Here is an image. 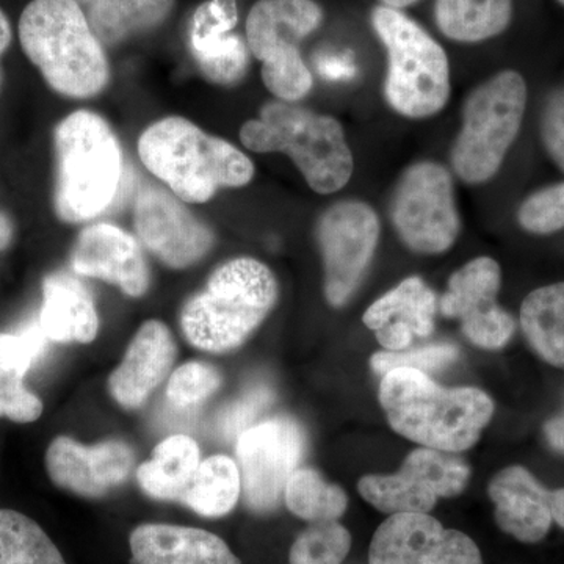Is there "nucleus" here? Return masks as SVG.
<instances>
[{
    "label": "nucleus",
    "mask_w": 564,
    "mask_h": 564,
    "mask_svg": "<svg viewBox=\"0 0 564 564\" xmlns=\"http://www.w3.org/2000/svg\"><path fill=\"white\" fill-rule=\"evenodd\" d=\"M141 243L172 269H187L214 247V234L177 196L155 185L137 193L133 209Z\"/></svg>",
    "instance_id": "nucleus-15"
},
{
    "label": "nucleus",
    "mask_w": 564,
    "mask_h": 564,
    "mask_svg": "<svg viewBox=\"0 0 564 564\" xmlns=\"http://www.w3.org/2000/svg\"><path fill=\"white\" fill-rule=\"evenodd\" d=\"M55 210L66 223L93 220L120 188L122 154L110 126L88 110L70 113L55 129Z\"/></svg>",
    "instance_id": "nucleus-5"
},
{
    "label": "nucleus",
    "mask_w": 564,
    "mask_h": 564,
    "mask_svg": "<svg viewBox=\"0 0 564 564\" xmlns=\"http://www.w3.org/2000/svg\"><path fill=\"white\" fill-rule=\"evenodd\" d=\"M304 454L302 426L291 417H273L252 425L237 437L236 456L245 503L254 513L280 507L291 475Z\"/></svg>",
    "instance_id": "nucleus-12"
},
{
    "label": "nucleus",
    "mask_w": 564,
    "mask_h": 564,
    "mask_svg": "<svg viewBox=\"0 0 564 564\" xmlns=\"http://www.w3.org/2000/svg\"><path fill=\"white\" fill-rule=\"evenodd\" d=\"M129 543L135 564H240L220 536L193 527L139 525Z\"/></svg>",
    "instance_id": "nucleus-23"
},
{
    "label": "nucleus",
    "mask_w": 564,
    "mask_h": 564,
    "mask_svg": "<svg viewBox=\"0 0 564 564\" xmlns=\"http://www.w3.org/2000/svg\"><path fill=\"white\" fill-rule=\"evenodd\" d=\"M499 263L477 258L456 270L441 296L440 310L445 317L462 322L464 336L485 350H500L510 343L514 318L497 304L500 291Z\"/></svg>",
    "instance_id": "nucleus-14"
},
{
    "label": "nucleus",
    "mask_w": 564,
    "mask_h": 564,
    "mask_svg": "<svg viewBox=\"0 0 564 564\" xmlns=\"http://www.w3.org/2000/svg\"><path fill=\"white\" fill-rule=\"evenodd\" d=\"M436 295L419 276H410L378 299L362 322L375 333L386 351L406 350L415 337H429L434 329Z\"/></svg>",
    "instance_id": "nucleus-21"
},
{
    "label": "nucleus",
    "mask_w": 564,
    "mask_h": 564,
    "mask_svg": "<svg viewBox=\"0 0 564 564\" xmlns=\"http://www.w3.org/2000/svg\"><path fill=\"white\" fill-rule=\"evenodd\" d=\"M11 236H13V226L6 215L0 214V251L6 250L11 242Z\"/></svg>",
    "instance_id": "nucleus-44"
},
{
    "label": "nucleus",
    "mask_w": 564,
    "mask_h": 564,
    "mask_svg": "<svg viewBox=\"0 0 564 564\" xmlns=\"http://www.w3.org/2000/svg\"><path fill=\"white\" fill-rule=\"evenodd\" d=\"M47 340L39 322L21 333H0V375L25 377L33 362L43 355Z\"/></svg>",
    "instance_id": "nucleus-35"
},
{
    "label": "nucleus",
    "mask_w": 564,
    "mask_h": 564,
    "mask_svg": "<svg viewBox=\"0 0 564 564\" xmlns=\"http://www.w3.org/2000/svg\"><path fill=\"white\" fill-rule=\"evenodd\" d=\"M274 393L267 386H256L250 391L245 392L237 402L229 404L223 410L218 417V429L226 440L239 437L245 430L250 429L251 423L258 419V415L265 411L273 403Z\"/></svg>",
    "instance_id": "nucleus-37"
},
{
    "label": "nucleus",
    "mask_w": 564,
    "mask_h": 564,
    "mask_svg": "<svg viewBox=\"0 0 564 564\" xmlns=\"http://www.w3.org/2000/svg\"><path fill=\"white\" fill-rule=\"evenodd\" d=\"M541 135L549 155L564 172V91H556L545 102Z\"/></svg>",
    "instance_id": "nucleus-39"
},
{
    "label": "nucleus",
    "mask_w": 564,
    "mask_h": 564,
    "mask_svg": "<svg viewBox=\"0 0 564 564\" xmlns=\"http://www.w3.org/2000/svg\"><path fill=\"white\" fill-rule=\"evenodd\" d=\"M513 0H436L434 18L445 36L478 43L500 35L510 25Z\"/></svg>",
    "instance_id": "nucleus-27"
},
{
    "label": "nucleus",
    "mask_w": 564,
    "mask_h": 564,
    "mask_svg": "<svg viewBox=\"0 0 564 564\" xmlns=\"http://www.w3.org/2000/svg\"><path fill=\"white\" fill-rule=\"evenodd\" d=\"M519 223L525 231L551 234L564 228V182L533 193L521 204Z\"/></svg>",
    "instance_id": "nucleus-36"
},
{
    "label": "nucleus",
    "mask_w": 564,
    "mask_h": 564,
    "mask_svg": "<svg viewBox=\"0 0 564 564\" xmlns=\"http://www.w3.org/2000/svg\"><path fill=\"white\" fill-rule=\"evenodd\" d=\"M202 464L198 444L185 434L166 437L152 452L150 462L137 470V481L147 496L180 502Z\"/></svg>",
    "instance_id": "nucleus-25"
},
{
    "label": "nucleus",
    "mask_w": 564,
    "mask_h": 564,
    "mask_svg": "<svg viewBox=\"0 0 564 564\" xmlns=\"http://www.w3.org/2000/svg\"><path fill=\"white\" fill-rule=\"evenodd\" d=\"M375 32L388 52L384 95L406 118H429L444 109L451 95V68L443 47L400 10L372 11Z\"/></svg>",
    "instance_id": "nucleus-7"
},
{
    "label": "nucleus",
    "mask_w": 564,
    "mask_h": 564,
    "mask_svg": "<svg viewBox=\"0 0 564 564\" xmlns=\"http://www.w3.org/2000/svg\"><path fill=\"white\" fill-rule=\"evenodd\" d=\"M0 564H66L57 545L29 516L0 510Z\"/></svg>",
    "instance_id": "nucleus-31"
},
{
    "label": "nucleus",
    "mask_w": 564,
    "mask_h": 564,
    "mask_svg": "<svg viewBox=\"0 0 564 564\" xmlns=\"http://www.w3.org/2000/svg\"><path fill=\"white\" fill-rule=\"evenodd\" d=\"M556 2L560 3V6H563L564 7V0H556Z\"/></svg>",
    "instance_id": "nucleus-46"
},
{
    "label": "nucleus",
    "mask_w": 564,
    "mask_h": 564,
    "mask_svg": "<svg viewBox=\"0 0 564 564\" xmlns=\"http://www.w3.org/2000/svg\"><path fill=\"white\" fill-rule=\"evenodd\" d=\"M41 414L43 402L25 388L24 377L0 375V417L17 423H31L39 421Z\"/></svg>",
    "instance_id": "nucleus-38"
},
{
    "label": "nucleus",
    "mask_w": 564,
    "mask_h": 564,
    "mask_svg": "<svg viewBox=\"0 0 564 564\" xmlns=\"http://www.w3.org/2000/svg\"><path fill=\"white\" fill-rule=\"evenodd\" d=\"M351 549V534L339 521L311 522L292 544L291 564H343Z\"/></svg>",
    "instance_id": "nucleus-32"
},
{
    "label": "nucleus",
    "mask_w": 564,
    "mask_h": 564,
    "mask_svg": "<svg viewBox=\"0 0 564 564\" xmlns=\"http://www.w3.org/2000/svg\"><path fill=\"white\" fill-rule=\"evenodd\" d=\"M242 494V478L237 463L226 455H214L199 464L180 502L204 518L231 513Z\"/></svg>",
    "instance_id": "nucleus-29"
},
{
    "label": "nucleus",
    "mask_w": 564,
    "mask_h": 564,
    "mask_svg": "<svg viewBox=\"0 0 564 564\" xmlns=\"http://www.w3.org/2000/svg\"><path fill=\"white\" fill-rule=\"evenodd\" d=\"M378 397L393 432L448 454L474 447L494 414L491 397L480 389L444 388L414 369L381 377Z\"/></svg>",
    "instance_id": "nucleus-1"
},
{
    "label": "nucleus",
    "mask_w": 564,
    "mask_h": 564,
    "mask_svg": "<svg viewBox=\"0 0 564 564\" xmlns=\"http://www.w3.org/2000/svg\"><path fill=\"white\" fill-rule=\"evenodd\" d=\"M284 500L296 518L307 522L339 521L348 507V497L340 486L323 480L321 474L299 467L284 488Z\"/></svg>",
    "instance_id": "nucleus-30"
},
{
    "label": "nucleus",
    "mask_w": 564,
    "mask_h": 564,
    "mask_svg": "<svg viewBox=\"0 0 564 564\" xmlns=\"http://www.w3.org/2000/svg\"><path fill=\"white\" fill-rule=\"evenodd\" d=\"M11 41V29L9 24V20H7L6 14L0 10V55L7 51V47L10 46ZM0 84H2V70H0Z\"/></svg>",
    "instance_id": "nucleus-43"
},
{
    "label": "nucleus",
    "mask_w": 564,
    "mask_h": 564,
    "mask_svg": "<svg viewBox=\"0 0 564 564\" xmlns=\"http://www.w3.org/2000/svg\"><path fill=\"white\" fill-rule=\"evenodd\" d=\"M369 564H484L467 534L445 529L430 514H392L378 527Z\"/></svg>",
    "instance_id": "nucleus-16"
},
{
    "label": "nucleus",
    "mask_w": 564,
    "mask_h": 564,
    "mask_svg": "<svg viewBox=\"0 0 564 564\" xmlns=\"http://www.w3.org/2000/svg\"><path fill=\"white\" fill-rule=\"evenodd\" d=\"M315 66L318 74L326 80H348L356 76V63L351 52H344V54L323 52L315 58Z\"/></svg>",
    "instance_id": "nucleus-40"
},
{
    "label": "nucleus",
    "mask_w": 564,
    "mask_h": 564,
    "mask_svg": "<svg viewBox=\"0 0 564 564\" xmlns=\"http://www.w3.org/2000/svg\"><path fill=\"white\" fill-rule=\"evenodd\" d=\"M278 300V281L265 263L237 258L221 263L206 288L181 311L185 339L210 352L240 347L265 321Z\"/></svg>",
    "instance_id": "nucleus-4"
},
{
    "label": "nucleus",
    "mask_w": 564,
    "mask_h": 564,
    "mask_svg": "<svg viewBox=\"0 0 564 564\" xmlns=\"http://www.w3.org/2000/svg\"><path fill=\"white\" fill-rule=\"evenodd\" d=\"M521 326L533 350L564 370V282L536 289L527 296Z\"/></svg>",
    "instance_id": "nucleus-28"
},
{
    "label": "nucleus",
    "mask_w": 564,
    "mask_h": 564,
    "mask_svg": "<svg viewBox=\"0 0 564 564\" xmlns=\"http://www.w3.org/2000/svg\"><path fill=\"white\" fill-rule=\"evenodd\" d=\"M22 50L55 91L90 98L110 69L101 41L76 0H32L20 20Z\"/></svg>",
    "instance_id": "nucleus-3"
},
{
    "label": "nucleus",
    "mask_w": 564,
    "mask_h": 564,
    "mask_svg": "<svg viewBox=\"0 0 564 564\" xmlns=\"http://www.w3.org/2000/svg\"><path fill=\"white\" fill-rule=\"evenodd\" d=\"M39 323L54 343H93L99 332V315L87 285L66 272L44 278Z\"/></svg>",
    "instance_id": "nucleus-24"
},
{
    "label": "nucleus",
    "mask_w": 564,
    "mask_h": 564,
    "mask_svg": "<svg viewBox=\"0 0 564 564\" xmlns=\"http://www.w3.org/2000/svg\"><path fill=\"white\" fill-rule=\"evenodd\" d=\"M323 13L314 0H259L247 20L250 51L262 63L267 90L284 102L304 98L313 74L299 44L321 25Z\"/></svg>",
    "instance_id": "nucleus-9"
},
{
    "label": "nucleus",
    "mask_w": 564,
    "mask_h": 564,
    "mask_svg": "<svg viewBox=\"0 0 564 564\" xmlns=\"http://www.w3.org/2000/svg\"><path fill=\"white\" fill-rule=\"evenodd\" d=\"M544 433L549 444L564 454V413L545 423Z\"/></svg>",
    "instance_id": "nucleus-41"
},
{
    "label": "nucleus",
    "mask_w": 564,
    "mask_h": 564,
    "mask_svg": "<svg viewBox=\"0 0 564 564\" xmlns=\"http://www.w3.org/2000/svg\"><path fill=\"white\" fill-rule=\"evenodd\" d=\"M525 104V82L516 70H502L475 88L452 150V165L463 181L484 184L499 172L521 129Z\"/></svg>",
    "instance_id": "nucleus-8"
},
{
    "label": "nucleus",
    "mask_w": 564,
    "mask_h": 564,
    "mask_svg": "<svg viewBox=\"0 0 564 564\" xmlns=\"http://www.w3.org/2000/svg\"><path fill=\"white\" fill-rule=\"evenodd\" d=\"M502 532L522 543H540L551 530L552 491L538 484L525 467L510 466L492 478L488 488Z\"/></svg>",
    "instance_id": "nucleus-22"
},
{
    "label": "nucleus",
    "mask_w": 564,
    "mask_h": 564,
    "mask_svg": "<svg viewBox=\"0 0 564 564\" xmlns=\"http://www.w3.org/2000/svg\"><path fill=\"white\" fill-rule=\"evenodd\" d=\"M176 0H95L88 22L102 46L159 28L172 14Z\"/></svg>",
    "instance_id": "nucleus-26"
},
{
    "label": "nucleus",
    "mask_w": 564,
    "mask_h": 564,
    "mask_svg": "<svg viewBox=\"0 0 564 564\" xmlns=\"http://www.w3.org/2000/svg\"><path fill=\"white\" fill-rule=\"evenodd\" d=\"M70 267L80 276L118 285L133 299L144 295L150 288V270L139 242L110 223H98L80 232Z\"/></svg>",
    "instance_id": "nucleus-18"
},
{
    "label": "nucleus",
    "mask_w": 564,
    "mask_h": 564,
    "mask_svg": "<svg viewBox=\"0 0 564 564\" xmlns=\"http://www.w3.org/2000/svg\"><path fill=\"white\" fill-rule=\"evenodd\" d=\"M139 155L184 203H207L220 188L243 187L254 176L242 151L181 117L163 118L141 133Z\"/></svg>",
    "instance_id": "nucleus-2"
},
{
    "label": "nucleus",
    "mask_w": 564,
    "mask_h": 564,
    "mask_svg": "<svg viewBox=\"0 0 564 564\" xmlns=\"http://www.w3.org/2000/svg\"><path fill=\"white\" fill-rule=\"evenodd\" d=\"M221 375L206 362H187L174 370L166 386V397L177 406L203 403L220 389Z\"/></svg>",
    "instance_id": "nucleus-33"
},
{
    "label": "nucleus",
    "mask_w": 564,
    "mask_h": 564,
    "mask_svg": "<svg viewBox=\"0 0 564 564\" xmlns=\"http://www.w3.org/2000/svg\"><path fill=\"white\" fill-rule=\"evenodd\" d=\"M470 469L448 452L415 448L395 474L366 475L358 491L381 513L429 514L437 499L459 496L469 484Z\"/></svg>",
    "instance_id": "nucleus-11"
},
{
    "label": "nucleus",
    "mask_w": 564,
    "mask_h": 564,
    "mask_svg": "<svg viewBox=\"0 0 564 564\" xmlns=\"http://www.w3.org/2000/svg\"><path fill=\"white\" fill-rule=\"evenodd\" d=\"M380 240V220L369 204L343 202L323 212L317 242L325 269V296L344 306L361 284Z\"/></svg>",
    "instance_id": "nucleus-13"
},
{
    "label": "nucleus",
    "mask_w": 564,
    "mask_h": 564,
    "mask_svg": "<svg viewBox=\"0 0 564 564\" xmlns=\"http://www.w3.org/2000/svg\"><path fill=\"white\" fill-rule=\"evenodd\" d=\"M386 7H391V9L400 10L404 9V7L413 6V3L417 2V0H381Z\"/></svg>",
    "instance_id": "nucleus-45"
},
{
    "label": "nucleus",
    "mask_w": 564,
    "mask_h": 564,
    "mask_svg": "<svg viewBox=\"0 0 564 564\" xmlns=\"http://www.w3.org/2000/svg\"><path fill=\"white\" fill-rule=\"evenodd\" d=\"M176 356V343L169 326L159 321L144 322L120 367L110 375V395L128 410L143 406L172 372Z\"/></svg>",
    "instance_id": "nucleus-19"
},
{
    "label": "nucleus",
    "mask_w": 564,
    "mask_h": 564,
    "mask_svg": "<svg viewBox=\"0 0 564 564\" xmlns=\"http://www.w3.org/2000/svg\"><path fill=\"white\" fill-rule=\"evenodd\" d=\"M458 358V348L451 344H434L414 350L375 352L370 364L375 372L384 377L393 369H414L429 373L451 366Z\"/></svg>",
    "instance_id": "nucleus-34"
},
{
    "label": "nucleus",
    "mask_w": 564,
    "mask_h": 564,
    "mask_svg": "<svg viewBox=\"0 0 564 564\" xmlns=\"http://www.w3.org/2000/svg\"><path fill=\"white\" fill-rule=\"evenodd\" d=\"M391 214L393 228L410 250L422 254L451 250L459 234L451 174L434 162L410 166L393 193Z\"/></svg>",
    "instance_id": "nucleus-10"
},
{
    "label": "nucleus",
    "mask_w": 564,
    "mask_h": 564,
    "mask_svg": "<svg viewBox=\"0 0 564 564\" xmlns=\"http://www.w3.org/2000/svg\"><path fill=\"white\" fill-rule=\"evenodd\" d=\"M551 511L552 519L564 529V488L552 491Z\"/></svg>",
    "instance_id": "nucleus-42"
},
{
    "label": "nucleus",
    "mask_w": 564,
    "mask_h": 564,
    "mask_svg": "<svg viewBox=\"0 0 564 564\" xmlns=\"http://www.w3.org/2000/svg\"><path fill=\"white\" fill-rule=\"evenodd\" d=\"M239 17L234 0H209L193 18L192 52L204 79L210 84H237L248 68V51L243 40L232 33Z\"/></svg>",
    "instance_id": "nucleus-20"
},
{
    "label": "nucleus",
    "mask_w": 564,
    "mask_h": 564,
    "mask_svg": "<svg viewBox=\"0 0 564 564\" xmlns=\"http://www.w3.org/2000/svg\"><path fill=\"white\" fill-rule=\"evenodd\" d=\"M240 140L250 151L288 154L321 195H332L350 181L352 154L343 126L326 115L292 102H270L258 120L245 122Z\"/></svg>",
    "instance_id": "nucleus-6"
},
{
    "label": "nucleus",
    "mask_w": 564,
    "mask_h": 564,
    "mask_svg": "<svg viewBox=\"0 0 564 564\" xmlns=\"http://www.w3.org/2000/svg\"><path fill=\"white\" fill-rule=\"evenodd\" d=\"M133 452L122 441L84 445L68 436L52 441L46 452V469L58 488L76 496L98 499L128 480Z\"/></svg>",
    "instance_id": "nucleus-17"
}]
</instances>
